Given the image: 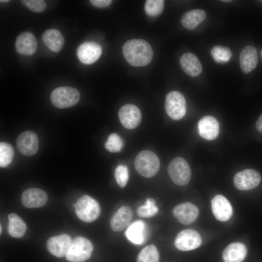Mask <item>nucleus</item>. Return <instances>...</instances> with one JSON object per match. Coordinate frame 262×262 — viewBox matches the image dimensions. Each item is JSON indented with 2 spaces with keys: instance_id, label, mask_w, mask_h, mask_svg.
<instances>
[{
  "instance_id": "f257e3e1",
  "label": "nucleus",
  "mask_w": 262,
  "mask_h": 262,
  "mask_svg": "<svg viewBox=\"0 0 262 262\" xmlns=\"http://www.w3.org/2000/svg\"><path fill=\"white\" fill-rule=\"evenodd\" d=\"M122 51L128 63L134 66H143L148 65L153 56L151 46L143 39L128 40L124 44Z\"/></svg>"
},
{
  "instance_id": "f03ea898",
  "label": "nucleus",
  "mask_w": 262,
  "mask_h": 262,
  "mask_svg": "<svg viewBox=\"0 0 262 262\" xmlns=\"http://www.w3.org/2000/svg\"><path fill=\"white\" fill-rule=\"evenodd\" d=\"M160 160L152 151L145 150L139 152L134 161L136 171L145 178H151L155 176L160 168Z\"/></svg>"
},
{
  "instance_id": "7ed1b4c3",
  "label": "nucleus",
  "mask_w": 262,
  "mask_h": 262,
  "mask_svg": "<svg viewBox=\"0 0 262 262\" xmlns=\"http://www.w3.org/2000/svg\"><path fill=\"white\" fill-rule=\"evenodd\" d=\"M93 248V245L89 240L78 236L72 240L65 257L68 262H83L90 258Z\"/></svg>"
},
{
  "instance_id": "20e7f679",
  "label": "nucleus",
  "mask_w": 262,
  "mask_h": 262,
  "mask_svg": "<svg viewBox=\"0 0 262 262\" xmlns=\"http://www.w3.org/2000/svg\"><path fill=\"white\" fill-rule=\"evenodd\" d=\"M75 212L82 221L91 223L98 217L100 207L97 200L88 195H84L77 201Z\"/></svg>"
},
{
  "instance_id": "39448f33",
  "label": "nucleus",
  "mask_w": 262,
  "mask_h": 262,
  "mask_svg": "<svg viewBox=\"0 0 262 262\" xmlns=\"http://www.w3.org/2000/svg\"><path fill=\"white\" fill-rule=\"evenodd\" d=\"M80 98L79 91L68 86L59 87L51 93L50 100L52 104L60 109L69 108L76 105Z\"/></svg>"
},
{
  "instance_id": "423d86ee",
  "label": "nucleus",
  "mask_w": 262,
  "mask_h": 262,
  "mask_svg": "<svg viewBox=\"0 0 262 262\" xmlns=\"http://www.w3.org/2000/svg\"><path fill=\"white\" fill-rule=\"evenodd\" d=\"M168 174L173 182L180 186L186 185L191 177V171L187 161L183 158H174L168 166Z\"/></svg>"
},
{
  "instance_id": "0eeeda50",
  "label": "nucleus",
  "mask_w": 262,
  "mask_h": 262,
  "mask_svg": "<svg viewBox=\"0 0 262 262\" xmlns=\"http://www.w3.org/2000/svg\"><path fill=\"white\" fill-rule=\"evenodd\" d=\"M165 109L172 119L178 120L184 117L186 111L185 99L179 91H173L165 97Z\"/></svg>"
},
{
  "instance_id": "6e6552de",
  "label": "nucleus",
  "mask_w": 262,
  "mask_h": 262,
  "mask_svg": "<svg viewBox=\"0 0 262 262\" xmlns=\"http://www.w3.org/2000/svg\"><path fill=\"white\" fill-rule=\"evenodd\" d=\"M202 239L199 233L192 229H186L180 232L177 235L174 245L181 251H189L198 248Z\"/></svg>"
},
{
  "instance_id": "1a4fd4ad",
  "label": "nucleus",
  "mask_w": 262,
  "mask_h": 262,
  "mask_svg": "<svg viewBox=\"0 0 262 262\" xmlns=\"http://www.w3.org/2000/svg\"><path fill=\"white\" fill-rule=\"evenodd\" d=\"M260 173L252 169H247L237 173L233 178L235 187L240 190H249L256 187L260 183Z\"/></svg>"
},
{
  "instance_id": "9d476101",
  "label": "nucleus",
  "mask_w": 262,
  "mask_h": 262,
  "mask_svg": "<svg viewBox=\"0 0 262 262\" xmlns=\"http://www.w3.org/2000/svg\"><path fill=\"white\" fill-rule=\"evenodd\" d=\"M101 53V46L95 42H85L81 44L77 49V55L79 60L86 65H90L96 62Z\"/></svg>"
},
{
  "instance_id": "9b49d317",
  "label": "nucleus",
  "mask_w": 262,
  "mask_h": 262,
  "mask_svg": "<svg viewBox=\"0 0 262 262\" xmlns=\"http://www.w3.org/2000/svg\"><path fill=\"white\" fill-rule=\"evenodd\" d=\"M118 117L121 124L128 129H133L140 123L142 114L135 105L128 104L122 106L118 112Z\"/></svg>"
},
{
  "instance_id": "f8f14e48",
  "label": "nucleus",
  "mask_w": 262,
  "mask_h": 262,
  "mask_svg": "<svg viewBox=\"0 0 262 262\" xmlns=\"http://www.w3.org/2000/svg\"><path fill=\"white\" fill-rule=\"evenodd\" d=\"M16 145L22 154L27 156L34 155L38 148L37 136L33 131H25L17 137Z\"/></svg>"
},
{
  "instance_id": "ddd939ff",
  "label": "nucleus",
  "mask_w": 262,
  "mask_h": 262,
  "mask_svg": "<svg viewBox=\"0 0 262 262\" xmlns=\"http://www.w3.org/2000/svg\"><path fill=\"white\" fill-rule=\"evenodd\" d=\"M198 213L197 207L189 202L180 203L173 210L174 216L183 225H189L194 222L197 218Z\"/></svg>"
},
{
  "instance_id": "4468645a",
  "label": "nucleus",
  "mask_w": 262,
  "mask_h": 262,
  "mask_svg": "<svg viewBox=\"0 0 262 262\" xmlns=\"http://www.w3.org/2000/svg\"><path fill=\"white\" fill-rule=\"evenodd\" d=\"M71 242V237L66 234L51 237L47 241V249L52 255L62 258L66 256Z\"/></svg>"
},
{
  "instance_id": "2eb2a0df",
  "label": "nucleus",
  "mask_w": 262,
  "mask_h": 262,
  "mask_svg": "<svg viewBox=\"0 0 262 262\" xmlns=\"http://www.w3.org/2000/svg\"><path fill=\"white\" fill-rule=\"evenodd\" d=\"M47 193L39 188H29L25 190L21 196L23 205L28 208H36L42 207L47 202Z\"/></svg>"
},
{
  "instance_id": "dca6fc26",
  "label": "nucleus",
  "mask_w": 262,
  "mask_h": 262,
  "mask_svg": "<svg viewBox=\"0 0 262 262\" xmlns=\"http://www.w3.org/2000/svg\"><path fill=\"white\" fill-rule=\"evenodd\" d=\"M213 213L220 221L228 220L232 215V208L229 200L223 196L217 195L211 201Z\"/></svg>"
},
{
  "instance_id": "f3484780",
  "label": "nucleus",
  "mask_w": 262,
  "mask_h": 262,
  "mask_svg": "<svg viewBox=\"0 0 262 262\" xmlns=\"http://www.w3.org/2000/svg\"><path fill=\"white\" fill-rule=\"evenodd\" d=\"M197 129L200 136L207 140H214L219 133L218 121L210 115L204 116L199 120Z\"/></svg>"
},
{
  "instance_id": "a211bd4d",
  "label": "nucleus",
  "mask_w": 262,
  "mask_h": 262,
  "mask_svg": "<svg viewBox=\"0 0 262 262\" xmlns=\"http://www.w3.org/2000/svg\"><path fill=\"white\" fill-rule=\"evenodd\" d=\"M37 41L36 37L31 32H23L19 34L16 38L15 48L20 54L31 55L37 49Z\"/></svg>"
},
{
  "instance_id": "6ab92c4d",
  "label": "nucleus",
  "mask_w": 262,
  "mask_h": 262,
  "mask_svg": "<svg viewBox=\"0 0 262 262\" xmlns=\"http://www.w3.org/2000/svg\"><path fill=\"white\" fill-rule=\"evenodd\" d=\"M133 213L129 206L121 207L111 218L110 224L111 229L116 232L122 230L129 225Z\"/></svg>"
},
{
  "instance_id": "aec40b11",
  "label": "nucleus",
  "mask_w": 262,
  "mask_h": 262,
  "mask_svg": "<svg viewBox=\"0 0 262 262\" xmlns=\"http://www.w3.org/2000/svg\"><path fill=\"white\" fill-rule=\"evenodd\" d=\"M258 61V51L254 47L247 46L242 50L240 55V65L243 73H249L256 67Z\"/></svg>"
},
{
  "instance_id": "412c9836",
  "label": "nucleus",
  "mask_w": 262,
  "mask_h": 262,
  "mask_svg": "<svg viewBox=\"0 0 262 262\" xmlns=\"http://www.w3.org/2000/svg\"><path fill=\"white\" fill-rule=\"evenodd\" d=\"M180 63L182 69L191 77L198 76L202 72V65L197 57L193 53H184L180 58Z\"/></svg>"
},
{
  "instance_id": "4be33fe9",
  "label": "nucleus",
  "mask_w": 262,
  "mask_h": 262,
  "mask_svg": "<svg viewBox=\"0 0 262 262\" xmlns=\"http://www.w3.org/2000/svg\"><path fill=\"white\" fill-rule=\"evenodd\" d=\"M246 246L241 243H233L228 245L223 251L224 262H242L247 254Z\"/></svg>"
},
{
  "instance_id": "5701e85b",
  "label": "nucleus",
  "mask_w": 262,
  "mask_h": 262,
  "mask_svg": "<svg viewBox=\"0 0 262 262\" xmlns=\"http://www.w3.org/2000/svg\"><path fill=\"white\" fill-rule=\"evenodd\" d=\"M41 39L44 44L51 51L58 52L63 48L65 40L63 35L57 30L49 29L42 34Z\"/></svg>"
},
{
  "instance_id": "b1692460",
  "label": "nucleus",
  "mask_w": 262,
  "mask_h": 262,
  "mask_svg": "<svg viewBox=\"0 0 262 262\" xmlns=\"http://www.w3.org/2000/svg\"><path fill=\"white\" fill-rule=\"evenodd\" d=\"M146 225L142 220H136L131 223L126 230L128 239L136 245L143 244L146 238Z\"/></svg>"
},
{
  "instance_id": "393cba45",
  "label": "nucleus",
  "mask_w": 262,
  "mask_h": 262,
  "mask_svg": "<svg viewBox=\"0 0 262 262\" xmlns=\"http://www.w3.org/2000/svg\"><path fill=\"white\" fill-rule=\"evenodd\" d=\"M206 16V13L202 9L191 10L182 15L181 23L185 28L193 30L204 20Z\"/></svg>"
},
{
  "instance_id": "a878e982",
  "label": "nucleus",
  "mask_w": 262,
  "mask_h": 262,
  "mask_svg": "<svg viewBox=\"0 0 262 262\" xmlns=\"http://www.w3.org/2000/svg\"><path fill=\"white\" fill-rule=\"evenodd\" d=\"M8 230L9 234L15 238L22 237L26 230V223L17 214L12 213L8 215Z\"/></svg>"
},
{
  "instance_id": "bb28decb",
  "label": "nucleus",
  "mask_w": 262,
  "mask_h": 262,
  "mask_svg": "<svg viewBox=\"0 0 262 262\" xmlns=\"http://www.w3.org/2000/svg\"><path fill=\"white\" fill-rule=\"evenodd\" d=\"M159 253L157 247L153 245L144 248L138 254L137 262H159Z\"/></svg>"
},
{
  "instance_id": "cd10ccee",
  "label": "nucleus",
  "mask_w": 262,
  "mask_h": 262,
  "mask_svg": "<svg viewBox=\"0 0 262 262\" xmlns=\"http://www.w3.org/2000/svg\"><path fill=\"white\" fill-rule=\"evenodd\" d=\"M14 155L12 146L6 142L0 143V166L5 167L9 165Z\"/></svg>"
},
{
  "instance_id": "c85d7f7f",
  "label": "nucleus",
  "mask_w": 262,
  "mask_h": 262,
  "mask_svg": "<svg viewBox=\"0 0 262 262\" xmlns=\"http://www.w3.org/2000/svg\"><path fill=\"white\" fill-rule=\"evenodd\" d=\"M211 54L214 60L218 63L228 62L232 56L229 48L220 45L214 46L211 50Z\"/></svg>"
},
{
  "instance_id": "c756f323",
  "label": "nucleus",
  "mask_w": 262,
  "mask_h": 262,
  "mask_svg": "<svg viewBox=\"0 0 262 262\" xmlns=\"http://www.w3.org/2000/svg\"><path fill=\"white\" fill-rule=\"evenodd\" d=\"M156 201L152 198H147L145 204L140 206L137 210V213L141 217L149 218L156 215L158 209L155 206Z\"/></svg>"
},
{
  "instance_id": "7c9ffc66",
  "label": "nucleus",
  "mask_w": 262,
  "mask_h": 262,
  "mask_svg": "<svg viewBox=\"0 0 262 262\" xmlns=\"http://www.w3.org/2000/svg\"><path fill=\"white\" fill-rule=\"evenodd\" d=\"M164 3L163 0H147L145 3V11L149 16H157L162 12Z\"/></svg>"
},
{
  "instance_id": "2f4dec72",
  "label": "nucleus",
  "mask_w": 262,
  "mask_h": 262,
  "mask_svg": "<svg viewBox=\"0 0 262 262\" xmlns=\"http://www.w3.org/2000/svg\"><path fill=\"white\" fill-rule=\"evenodd\" d=\"M123 145V141L120 136L113 133L109 136L105 143V147L109 152H118L121 150Z\"/></svg>"
},
{
  "instance_id": "473e14b6",
  "label": "nucleus",
  "mask_w": 262,
  "mask_h": 262,
  "mask_svg": "<svg viewBox=\"0 0 262 262\" xmlns=\"http://www.w3.org/2000/svg\"><path fill=\"white\" fill-rule=\"evenodd\" d=\"M115 177L118 185L122 188L124 187L129 178L127 167L123 164L118 165L115 169Z\"/></svg>"
},
{
  "instance_id": "72a5a7b5",
  "label": "nucleus",
  "mask_w": 262,
  "mask_h": 262,
  "mask_svg": "<svg viewBox=\"0 0 262 262\" xmlns=\"http://www.w3.org/2000/svg\"><path fill=\"white\" fill-rule=\"evenodd\" d=\"M20 2L24 6L33 12H42L46 7V3L43 0H22Z\"/></svg>"
},
{
  "instance_id": "f704fd0d",
  "label": "nucleus",
  "mask_w": 262,
  "mask_h": 262,
  "mask_svg": "<svg viewBox=\"0 0 262 262\" xmlns=\"http://www.w3.org/2000/svg\"><path fill=\"white\" fill-rule=\"evenodd\" d=\"M111 0H91L90 3L95 7L104 8L108 6L111 3Z\"/></svg>"
},
{
  "instance_id": "c9c22d12",
  "label": "nucleus",
  "mask_w": 262,
  "mask_h": 262,
  "mask_svg": "<svg viewBox=\"0 0 262 262\" xmlns=\"http://www.w3.org/2000/svg\"><path fill=\"white\" fill-rule=\"evenodd\" d=\"M256 127L259 131L262 133V114L260 115L256 121Z\"/></svg>"
},
{
  "instance_id": "e433bc0d",
  "label": "nucleus",
  "mask_w": 262,
  "mask_h": 262,
  "mask_svg": "<svg viewBox=\"0 0 262 262\" xmlns=\"http://www.w3.org/2000/svg\"><path fill=\"white\" fill-rule=\"evenodd\" d=\"M0 2H7L9 1V0H0Z\"/></svg>"
},
{
  "instance_id": "4c0bfd02",
  "label": "nucleus",
  "mask_w": 262,
  "mask_h": 262,
  "mask_svg": "<svg viewBox=\"0 0 262 262\" xmlns=\"http://www.w3.org/2000/svg\"><path fill=\"white\" fill-rule=\"evenodd\" d=\"M222 1H223V2H230V1H231V0H222Z\"/></svg>"
},
{
  "instance_id": "58836bf2",
  "label": "nucleus",
  "mask_w": 262,
  "mask_h": 262,
  "mask_svg": "<svg viewBox=\"0 0 262 262\" xmlns=\"http://www.w3.org/2000/svg\"><path fill=\"white\" fill-rule=\"evenodd\" d=\"M1 229H2V228H1V226L0 225V234L1 233Z\"/></svg>"
},
{
  "instance_id": "ea45409f",
  "label": "nucleus",
  "mask_w": 262,
  "mask_h": 262,
  "mask_svg": "<svg viewBox=\"0 0 262 262\" xmlns=\"http://www.w3.org/2000/svg\"><path fill=\"white\" fill-rule=\"evenodd\" d=\"M261 57L262 58V50L261 51Z\"/></svg>"
},
{
  "instance_id": "a19ab883",
  "label": "nucleus",
  "mask_w": 262,
  "mask_h": 262,
  "mask_svg": "<svg viewBox=\"0 0 262 262\" xmlns=\"http://www.w3.org/2000/svg\"></svg>"
}]
</instances>
